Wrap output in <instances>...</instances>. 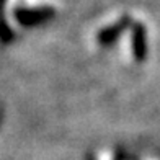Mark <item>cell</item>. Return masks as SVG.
<instances>
[]
</instances>
